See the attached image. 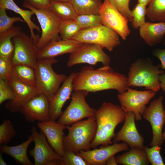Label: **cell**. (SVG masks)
I'll return each instance as SVG.
<instances>
[{"instance_id": "1", "label": "cell", "mask_w": 165, "mask_h": 165, "mask_svg": "<svg viewBox=\"0 0 165 165\" xmlns=\"http://www.w3.org/2000/svg\"><path fill=\"white\" fill-rule=\"evenodd\" d=\"M72 84L74 90L95 92L113 89L120 94L126 92L129 87L127 77L114 72L109 65L97 69L89 66L83 67L79 72L75 73Z\"/></svg>"}, {"instance_id": "2", "label": "cell", "mask_w": 165, "mask_h": 165, "mask_svg": "<svg viewBox=\"0 0 165 165\" xmlns=\"http://www.w3.org/2000/svg\"><path fill=\"white\" fill-rule=\"evenodd\" d=\"M126 113L123 108L111 102H104L96 110L95 117L97 123L95 136L91 142L90 148L100 145L112 144V140L116 136V126L124 121Z\"/></svg>"}, {"instance_id": "3", "label": "cell", "mask_w": 165, "mask_h": 165, "mask_svg": "<svg viewBox=\"0 0 165 165\" xmlns=\"http://www.w3.org/2000/svg\"><path fill=\"white\" fill-rule=\"evenodd\" d=\"M160 68V64L154 65L149 58L138 59L129 68L127 77L129 87H143L156 93L160 89L159 76L164 73Z\"/></svg>"}, {"instance_id": "4", "label": "cell", "mask_w": 165, "mask_h": 165, "mask_svg": "<svg viewBox=\"0 0 165 165\" xmlns=\"http://www.w3.org/2000/svg\"><path fill=\"white\" fill-rule=\"evenodd\" d=\"M66 128L68 133L64 136V151L77 154L81 150H90V144L95 136L97 130L94 116L66 125Z\"/></svg>"}, {"instance_id": "5", "label": "cell", "mask_w": 165, "mask_h": 165, "mask_svg": "<svg viewBox=\"0 0 165 165\" xmlns=\"http://www.w3.org/2000/svg\"><path fill=\"white\" fill-rule=\"evenodd\" d=\"M58 62V60L55 58L38 59L34 68L36 86L39 93L45 96L49 100L57 92L67 77L54 71L52 65Z\"/></svg>"}, {"instance_id": "6", "label": "cell", "mask_w": 165, "mask_h": 165, "mask_svg": "<svg viewBox=\"0 0 165 165\" xmlns=\"http://www.w3.org/2000/svg\"><path fill=\"white\" fill-rule=\"evenodd\" d=\"M119 37L116 31L101 24L82 29L72 39L83 43L96 44L111 51L120 44Z\"/></svg>"}, {"instance_id": "7", "label": "cell", "mask_w": 165, "mask_h": 165, "mask_svg": "<svg viewBox=\"0 0 165 165\" xmlns=\"http://www.w3.org/2000/svg\"><path fill=\"white\" fill-rule=\"evenodd\" d=\"M23 6L34 13L40 25L42 34L36 44L39 50L52 41L61 39L59 36L61 20L51 10L49 9H36L24 2Z\"/></svg>"}, {"instance_id": "8", "label": "cell", "mask_w": 165, "mask_h": 165, "mask_svg": "<svg viewBox=\"0 0 165 165\" xmlns=\"http://www.w3.org/2000/svg\"><path fill=\"white\" fill-rule=\"evenodd\" d=\"M89 93L84 90H74L69 105L57 122L65 125H70L84 118L94 116L96 110L91 107L86 101Z\"/></svg>"}, {"instance_id": "9", "label": "cell", "mask_w": 165, "mask_h": 165, "mask_svg": "<svg viewBox=\"0 0 165 165\" xmlns=\"http://www.w3.org/2000/svg\"><path fill=\"white\" fill-rule=\"evenodd\" d=\"M12 40L15 48L13 64L27 65L34 68L39 50L33 39L22 31L14 36Z\"/></svg>"}, {"instance_id": "10", "label": "cell", "mask_w": 165, "mask_h": 165, "mask_svg": "<svg viewBox=\"0 0 165 165\" xmlns=\"http://www.w3.org/2000/svg\"><path fill=\"white\" fill-rule=\"evenodd\" d=\"M100 46L93 44L84 43L71 53L67 66L71 67L80 64H88L95 66L98 62L103 66L109 65V56L105 53Z\"/></svg>"}, {"instance_id": "11", "label": "cell", "mask_w": 165, "mask_h": 165, "mask_svg": "<svg viewBox=\"0 0 165 165\" xmlns=\"http://www.w3.org/2000/svg\"><path fill=\"white\" fill-rule=\"evenodd\" d=\"M156 93L151 90L138 91L133 90L129 87L125 92L117 96L121 106L126 112H132L135 120H141L146 105Z\"/></svg>"}, {"instance_id": "12", "label": "cell", "mask_w": 165, "mask_h": 165, "mask_svg": "<svg viewBox=\"0 0 165 165\" xmlns=\"http://www.w3.org/2000/svg\"><path fill=\"white\" fill-rule=\"evenodd\" d=\"M162 96L155 99L146 107L142 114L143 117L149 122L151 126L153 138L150 146H161L164 141L162 128L165 122V111L163 104Z\"/></svg>"}, {"instance_id": "13", "label": "cell", "mask_w": 165, "mask_h": 165, "mask_svg": "<svg viewBox=\"0 0 165 165\" xmlns=\"http://www.w3.org/2000/svg\"><path fill=\"white\" fill-rule=\"evenodd\" d=\"M99 14L102 24L116 31L123 40L130 34L127 19L116 9L108 0H104Z\"/></svg>"}, {"instance_id": "14", "label": "cell", "mask_w": 165, "mask_h": 165, "mask_svg": "<svg viewBox=\"0 0 165 165\" xmlns=\"http://www.w3.org/2000/svg\"><path fill=\"white\" fill-rule=\"evenodd\" d=\"M31 133L35 145L28 153L34 159V165H48L52 161L62 160V157L53 149L41 130L38 132L36 127L33 126L31 129Z\"/></svg>"}, {"instance_id": "15", "label": "cell", "mask_w": 165, "mask_h": 165, "mask_svg": "<svg viewBox=\"0 0 165 165\" xmlns=\"http://www.w3.org/2000/svg\"><path fill=\"white\" fill-rule=\"evenodd\" d=\"M9 81L14 90L15 97L7 102L5 107L12 112H20L24 105L39 94L36 86L22 82L11 75Z\"/></svg>"}, {"instance_id": "16", "label": "cell", "mask_w": 165, "mask_h": 165, "mask_svg": "<svg viewBox=\"0 0 165 165\" xmlns=\"http://www.w3.org/2000/svg\"><path fill=\"white\" fill-rule=\"evenodd\" d=\"M129 150L128 145L123 142L102 146L100 148H95L92 150H81L76 154L86 161L87 165H105L106 161L111 157L122 151Z\"/></svg>"}, {"instance_id": "17", "label": "cell", "mask_w": 165, "mask_h": 165, "mask_svg": "<svg viewBox=\"0 0 165 165\" xmlns=\"http://www.w3.org/2000/svg\"><path fill=\"white\" fill-rule=\"evenodd\" d=\"M27 121L43 122L50 119L48 99L39 94L27 102L22 107L20 112Z\"/></svg>"}, {"instance_id": "18", "label": "cell", "mask_w": 165, "mask_h": 165, "mask_svg": "<svg viewBox=\"0 0 165 165\" xmlns=\"http://www.w3.org/2000/svg\"><path fill=\"white\" fill-rule=\"evenodd\" d=\"M135 120V115L132 112H126L124 123L113 138L114 143L122 141L131 148L143 149L144 139L137 130Z\"/></svg>"}, {"instance_id": "19", "label": "cell", "mask_w": 165, "mask_h": 165, "mask_svg": "<svg viewBox=\"0 0 165 165\" xmlns=\"http://www.w3.org/2000/svg\"><path fill=\"white\" fill-rule=\"evenodd\" d=\"M37 126L46 136L51 147L62 157L64 152V131L66 125L51 119L38 123Z\"/></svg>"}, {"instance_id": "20", "label": "cell", "mask_w": 165, "mask_h": 165, "mask_svg": "<svg viewBox=\"0 0 165 165\" xmlns=\"http://www.w3.org/2000/svg\"><path fill=\"white\" fill-rule=\"evenodd\" d=\"M75 73L67 77L61 86L49 100L50 119L55 121L62 113V108L66 101L70 98L74 90L72 81Z\"/></svg>"}, {"instance_id": "21", "label": "cell", "mask_w": 165, "mask_h": 165, "mask_svg": "<svg viewBox=\"0 0 165 165\" xmlns=\"http://www.w3.org/2000/svg\"><path fill=\"white\" fill-rule=\"evenodd\" d=\"M83 43L72 39H61L52 41L39 50L37 56L38 59L55 58L65 54H71Z\"/></svg>"}, {"instance_id": "22", "label": "cell", "mask_w": 165, "mask_h": 165, "mask_svg": "<svg viewBox=\"0 0 165 165\" xmlns=\"http://www.w3.org/2000/svg\"><path fill=\"white\" fill-rule=\"evenodd\" d=\"M139 35L150 46L160 43L165 35V22H145L139 28Z\"/></svg>"}, {"instance_id": "23", "label": "cell", "mask_w": 165, "mask_h": 165, "mask_svg": "<svg viewBox=\"0 0 165 165\" xmlns=\"http://www.w3.org/2000/svg\"><path fill=\"white\" fill-rule=\"evenodd\" d=\"M28 138L27 141L16 146L1 145L0 147L1 152L12 157L17 163L22 165H33L28 158L27 150L30 144L33 141V139L31 134L28 136Z\"/></svg>"}, {"instance_id": "24", "label": "cell", "mask_w": 165, "mask_h": 165, "mask_svg": "<svg viewBox=\"0 0 165 165\" xmlns=\"http://www.w3.org/2000/svg\"><path fill=\"white\" fill-rule=\"evenodd\" d=\"M0 8H3L12 10L20 15L27 24L30 30L31 36L33 39L36 44L40 36L36 35L34 32L36 30L40 32L39 27L34 23L31 20L32 15L35 14L32 11L25 10L19 7L13 0H0Z\"/></svg>"}, {"instance_id": "25", "label": "cell", "mask_w": 165, "mask_h": 165, "mask_svg": "<svg viewBox=\"0 0 165 165\" xmlns=\"http://www.w3.org/2000/svg\"><path fill=\"white\" fill-rule=\"evenodd\" d=\"M21 31L20 27L13 26L6 32L0 33V57L13 58L15 48L12 39Z\"/></svg>"}, {"instance_id": "26", "label": "cell", "mask_w": 165, "mask_h": 165, "mask_svg": "<svg viewBox=\"0 0 165 165\" xmlns=\"http://www.w3.org/2000/svg\"><path fill=\"white\" fill-rule=\"evenodd\" d=\"M115 158L117 164L123 165H147L149 163L144 149L136 148Z\"/></svg>"}, {"instance_id": "27", "label": "cell", "mask_w": 165, "mask_h": 165, "mask_svg": "<svg viewBox=\"0 0 165 165\" xmlns=\"http://www.w3.org/2000/svg\"><path fill=\"white\" fill-rule=\"evenodd\" d=\"M11 75L27 83L36 86V78L35 69L23 64H13Z\"/></svg>"}, {"instance_id": "28", "label": "cell", "mask_w": 165, "mask_h": 165, "mask_svg": "<svg viewBox=\"0 0 165 165\" xmlns=\"http://www.w3.org/2000/svg\"><path fill=\"white\" fill-rule=\"evenodd\" d=\"M61 21L74 20L78 15L69 2H60L52 0L49 8Z\"/></svg>"}, {"instance_id": "29", "label": "cell", "mask_w": 165, "mask_h": 165, "mask_svg": "<svg viewBox=\"0 0 165 165\" xmlns=\"http://www.w3.org/2000/svg\"><path fill=\"white\" fill-rule=\"evenodd\" d=\"M77 15L99 14L102 4L101 0H71Z\"/></svg>"}, {"instance_id": "30", "label": "cell", "mask_w": 165, "mask_h": 165, "mask_svg": "<svg viewBox=\"0 0 165 165\" xmlns=\"http://www.w3.org/2000/svg\"><path fill=\"white\" fill-rule=\"evenodd\" d=\"M146 15L152 21L165 22V0H152L147 8Z\"/></svg>"}, {"instance_id": "31", "label": "cell", "mask_w": 165, "mask_h": 165, "mask_svg": "<svg viewBox=\"0 0 165 165\" xmlns=\"http://www.w3.org/2000/svg\"><path fill=\"white\" fill-rule=\"evenodd\" d=\"M81 28L74 20L61 21L59 33L61 39H71L79 31Z\"/></svg>"}, {"instance_id": "32", "label": "cell", "mask_w": 165, "mask_h": 165, "mask_svg": "<svg viewBox=\"0 0 165 165\" xmlns=\"http://www.w3.org/2000/svg\"><path fill=\"white\" fill-rule=\"evenodd\" d=\"M74 20L82 29L102 24L99 14H90L78 15Z\"/></svg>"}, {"instance_id": "33", "label": "cell", "mask_w": 165, "mask_h": 165, "mask_svg": "<svg viewBox=\"0 0 165 165\" xmlns=\"http://www.w3.org/2000/svg\"><path fill=\"white\" fill-rule=\"evenodd\" d=\"M146 6L138 3L131 11L132 17V25L134 29L140 28L145 23V16L146 15Z\"/></svg>"}, {"instance_id": "34", "label": "cell", "mask_w": 165, "mask_h": 165, "mask_svg": "<svg viewBox=\"0 0 165 165\" xmlns=\"http://www.w3.org/2000/svg\"><path fill=\"white\" fill-rule=\"evenodd\" d=\"M16 135V132L11 121L5 119L0 125V144L6 145Z\"/></svg>"}, {"instance_id": "35", "label": "cell", "mask_w": 165, "mask_h": 165, "mask_svg": "<svg viewBox=\"0 0 165 165\" xmlns=\"http://www.w3.org/2000/svg\"><path fill=\"white\" fill-rule=\"evenodd\" d=\"M6 9L4 8H0V33L10 29L15 22L24 21V20L20 17L8 16L7 14Z\"/></svg>"}, {"instance_id": "36", "label": "cell", "mask_w": 165, "mask_h": 165, "mask_svg": "<svg viewBox=\"0 0 165 165\" xmlns=\"http://www.w3.org/2000/svg\"><path fill=\"white\" fill-rule=\"evenodd\" d=\"M150 148L144 146L143 148L149 163L152 165H164L162 157L160 154V146L154 145Z\"/></svg>"}, {"instance_id": "37", "label": "cell", "mask_w": 165, "mask_h": 165, "mask_svg": "<svg viewBox=\"0 0 165 165\" xmlns=\"http://www.w3.org/2000/svg\"><path fill=\"white\" fill-rule=\"evenodd\" d=\"M14 90L9 80L0 78V105L5 101L13 100Z\"/></svg>"}, {"instance_id": "38", "label": "cell", "mask_w": 165, "mask_h": 165, "mask_svg": "<svg viewBox=\"0 0 165 165\" xmlns=\"http://www.w3.org/2000/svg\"><path fill=\"white\" fill-rule=\"evenodd\" d=\"M113 6L131 22L132 17L129 7L130 0H108Z\"/></svg>"}, {"instance_id": "39", "label": "cell", "mask_w": 165, "mask_h": 165, "mask_svg": "<svg viewBox=\"0 0 165 165\" xmlns=\"http://www.w3.org/2000/svg\"><path fill=\"white\" fill-rule=\"evenodd\" d=\"M61 165H87L86 161L80 156L73 152L64 151Z\"/></svg>"}, {"instance_id": "40", "label": "cell", "mask_w": 165, "mask_h": 165, "mask_svg": "<svg viewBox=\"0 0 165 165\" xmlns=\"http://www.w3.org/2000/svg\"><path fill=\"white\" fill-rule=\"evenodd\" d=\"M12 58L0 57V78L9 80L13 64Z\"/></svg>"}, {"instance_id": "41", "label": "cell", "mask_w": 165, "mask_h": 165, "mask_svg": "<svg viewBox=\"0 0 165 165\" xmlns=\"http://www.w3.org/2000/svg\"><path fill=\"white\" fill-rule=\"evenodd\" d=\"M52 0H24V3L37 9H49Z\"/></svg>"}, {"instance_id": "42", "label": "cell", "mask_w": 165, "mask_h": 165, "mask_svg": "<svg viewBox=\"0 0 165 165\" xmlns=\"http://www.w3.org/2000/svg\"><path fill=\"white\" fill-rule=\"evenodd\" d=\"M152 54L160 61L161 68L165 69V49H155L153 51Z\"/></svg>"}, {"instance_id": "43", "label": "cell", "mask_w": 165, "mask_h": 165, "mask_svg": "<svg viewBox=\"0 0 165 165\" xmlns=\"http://www.w3.org/2000/svg\"><path fill=\"white\" fill-rule=\"evenodd\" d=\"M159 79L160 88L165 93V74L160 75Z\"/></svg>"}, {"instance_id": "44", "label": "cell", "mask_w": 165, "mask_h": 165, "mask_svg": "<svg viewBox=\"0 0 165 165\" xmlns=\"http://www.w3.org/2000/svg\"><path fill=\"white\" fill-rule=\"evenodd\" d=\"M117 164L114 156L110 157L106 162V165H116Z\"/></svg>"}, {"instance_id": "45", "label": "cell", "mask_w": 165, "mask_h": 165, "mask_svg": "<svg viewBox=\"0 0 165 165\" xmlns=\"http://www.w3.org/2000/svg\"><path fill=\"white\" fill-rule=\"evenodd\" d=\"M152 0H138V3L145 6L148 5Z\"/></svg>"}, {"instance_id": "46", "label": "cell", "mask_w": 165, "mask_h": 165, "mask_svg": "<svg viewBox=\"0 0 165 165\" xmlns=\"http://www.w3.org/2000/svg\"><path fill=\"white\" fill-rule=\"evenodd\" d=\"M2 152L0 153V165H7V164L5 161L2 157Z\"/></svg>"}, {"instance_id": "47", "label": "cell", "mask_w": 165, "mask_h": 165, "mask_svg": "<svg viewBox=\"0 0 165 165\" xmlns=\"http://www.w3.org/2000/svg\"><path fill=\"white\" fill-rule=\"evenodd\" d=\"M53 1L60 2H69L71 0H52Z\"/></svg>"}, {"instance_id": "48", "label": "cell", "mask_w": 165, "mask_h": 165, "mask_svg": "<svg viewBox=\"0 0 165 165\" xmlns=\"http://www.w3.org/2000/svg\"><path fill=\"white\" fill-rule=\"evenodd\" d=\"M163 138L164 140H165V130L164 132L163 133Z\"/></svg>"}, {"instance_id": "49", "label": "cell", "mask_w": 165, "mask_h": 165, "mask_svg": "<svg viewBox=\"0 0 165 165\" xmlns=\"http://www.w3.org/2000/svg\"><path fill=\"white\" fill-rule=\"evenodd\" d=\"M163 44H164V45H165V39L164 40V42H163Z\"/></svg>"}]
</instances>
